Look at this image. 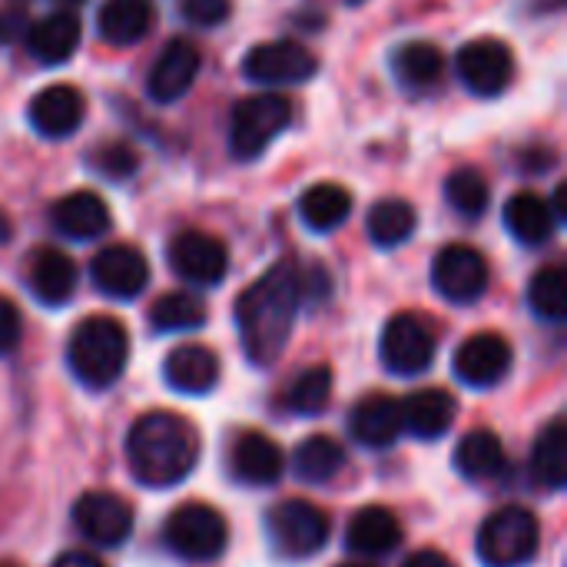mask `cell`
Returning <instances> with one entry per match:
<instances>
[{
    "label": "cell",
    "instance_id": "cell-3",
    "mask_svg": "<svg viewBox=\"0 0 567 567\" xmlns=\"http://www.w3.org/2000/svg\"><path fill=\"white\" fill-rule=\"evenodd\" d=\"M130 359V336L110 316L83 319L66 342V365L86 389H110Z\"/></svg>",
    "mask_w": 567,
    "mask_h": 567
},
{
    "label": "cell",
    "instance_id": "cell-37",
    "mask_svg": "<svg viewBox=\"0 0 567 567\" xmlns=\"http://www.w3.org/2000/svg\"><path fill=\"white\" fill-rule=\"evenodd\" d=\"M332 399V369L329 365H312L302 375L292 379L286 392V409L296 415H322Z\"/></svg>",
    "mask_w": 567,
    "mask_h": 567
},
{
    "label": "cell",
    "instance_id": "cell-41",
    "mask_svg": "<svg viewBox=\"0 0 567 567\" xmlns=\"http://www.w3.org/2000/svg\"><path fill=\"white\" fill-rule=\"evenodd\" d=\"M20 33H27V13H23V3L13 0L0 10V43H10Z\"/></svg>",
    "mask_w": 567,
    "mask_h": 567
},
{
    "label": "cell",
    "instance_id": "cell-8",
    "mask_svg": "<svg viewBox=\"0 0 567 567\" xmlns=\"http://www.w3.org/2000/svg\"><path fill=\"white\" fill-rule=\"evenodd\" d=\"M166 262L183 282L209 289V286H219L226 279L229 249L223 246V239H216L203 229H183L169 239Z\"/></svg>",
    "mask_w": 567,
    "mask_h": 567
},
{
    "label": "cell",
    "instance_id": "cell-47",
    "mask_svg": "<svg viewBox=\"0 0 567 567\" xmlns=\"http://www.w3.org/2000/svg\"><path fill=\"white\" fill-rule=\"evenodd\" d=\"M56 3H63V7H76V3H83V0H56Z\"/></svg>",
    "mask_w": 567,
    "mask_h": 567
},
{
    "label": "cell",
    "instance_id": "cell-44",
    "mask_svg": "<svg viewBox=\"0 0 567 567\" xmlns=\"http://www.w3.org/2000/svg\"><path fill=\"white\" fill-rule=\"evenodd\" d=\"M53 567H106L103 561H96L93 555H86V551H66V555H60Z\"/></svg>",
    "mask_w": 567,
    "mask_h": 567
},
{
    "label": "cell",
    "instance_id": "cell-49",
    "mask_svg": "<svg viewBox=\"0 0 567 567\" xmlns=\"http://www.w3.org/2000/svg\"><path fill=\"white\" fill-rule=\"evenodd\" d=\"M0 567H13V565H0Z\"/></svg>",
    "mask_w": 567,
    "mask_h": 567
},
{
    "label": "cell",
    "instance_id": "cell-22",
    "mask_svg": "<svg viewBox=\"0 0 567 567\" xmlns=\"http://www.w3.org/2000/svg\"><path fill=\"white\" fill-rule=\"evenodd\" d=\"M349 429L352 439L365 449H389L402 435V402L385 392H372L362 402H355Z\"/></svg>",
    "mask_w": 567,
    "mask_h": 567
},
{
    "label": "cell",
    "instance_id": "cell-42",
    "mask_svg": "<svg viewBox=\"0 0 567 567\" xmlns=\"http://www.w3.org/2000/svg\"><path fill=\"white\" fill-rule=\"evenodd\" d=\"M522 159H528V163H522L525 169H532V173H545V169H551V166H555V150H548V146H535V150L522 153Z\"/></svg>",
    "mask_w": 567,
    "mask_h": 567
},
{
    "label": "cell",
    "instance_id": "cell-21",
    "mask_svg": "<svg viewBox=\"0 0 567 567\" xmlns=\"http://www.w3.org/2000/svg\"><path fill=\"white\" fill-rule=\"evenodd\" d=\"M23 37H27V50H30V56L37 63L60 66L76 53V47L83 40V30H80V20L73 13L60 10V13L40 17L37 23H27Z\"/></svg>",
    "mask_w": 567,
    "mask_h": 567
},
{
    "label": "cell",
    "instance_id": "cell-14",
    "mask_svg": "<svg viewBox=\"0 0 567 567\" xmlns=\"http://www.w3.org/2000/svg\"><path fill=\"white\" fill-rule=\"evenodd\" d=\"M90 279L106 299H136L150 282V262L136 246L113 243L103 246L90 262Z\"/></svg>",
    "mask_w": 567,
    "mask_h": 567
},
{
    "label": "cell",
    "instance_id": "cell-26",
    "mask_svg": "<svg viewBox=\"0 0 567 567\" xmlns=\"http://www.w3.org/2000/svg\"><path fill=\"white\" fill-rule=\"evenodd\" d=\"M455 395L445 389H422L402 402V429L415 439H442L455 425Z\"/></svg>",
    "mask_w": 567,
    "mask_h": 567
},
{
    "label": "cell",
    "instance_id": "cell-45",
    "mask_svg": "<svg viewBox=\"0 0 567 567\" xmlns=\"http://www.w3.org/2000/svg\"><path fill=\"white\" fill-rule=\"evenodd\" d=\"M565 196H567V189H565V186H558V189H555V196H551V203H548V206H551V213H555V219H558V223H565V216H567V209H565Z\"/></svg>",
    "mask_w": 567,
    "mask_h": 567
},
{
    "label": "cell",
    "instance_id": "cell-40",
    "mask_svg": "<svg viewBox=\"0 0 567 567\" xmlns=\"http://www.w3.org/2000/svg\"><path fill=\"white\" fill-rule=\"evenodd\" d=\"M20 336H23L20 309L7 296H0V355H10L20 346Z\"/></svg>",
    "mask_w": 567,
    "mask_h": 567
},
{
    "label": "cell",
    "instance_id": "cell-16",
    "mask_svg": "<svg viewBox=\"0 0 567 567\" xmlns=\"http://www.w3.org/2000/svg\"><path fill=\"white\" fill-rule=\"evenodd\" d=\"M512 346L498 332H478L455 352V375L472 389H492L512 372Z\"/></svg>",
    "mask_w": 567,
    "mask_h": 567
},
{
    "label": "cell",
    "instance_id": "cell-9",
    "mask_svg": "<svg viewBox=\"0 0 567 567\" xmlns=\"http://www.w3.org/2000/svg\"><path fill=\"white\" fill-rule=\"evenodd\" d=\"M455 70H458V80L465 83L468 93L498 96L515 80V53L498 37H478L458 50Z\"/></svg>",
    "mask_w": 567,
    "mask_h": 567
},
{
    "label": "cell",
    "instance_id": "cell-24",
    "mask_svg": "<svg viewBox=\"0 0 567 567\" xmlns=\"http://www.w3.org/2000/svg\"><path fill=\"white\" fill-rule=\"evenodd\" d=\"M156 10L150 0H103L96 10V33L110 47H133L150 37Z\"/></svg>",
    "mask_w": 567,
    "mask_h": 567
},
{
    "label": "cell",
    "instance_id": "cell-25",
    "mask_svg": "<svg viewBox=\"0 0 567 567\" xmlns=\"http://www.w3.org/2000/svg\"><path fill=\"white\" fill-rule=\"evenodd\" d=\"M346 545L355 555L382 558L402 545V525H399L395 512H389L382 505H369V508L352 515L349 532H346Z\"/></svg>",
    "mask_w": 567,
    "mask_h": 567
},
{
    "label": "cell",
    "instance_id": "cell-35",
    "mask_svg": "<svg viewBox=\"0 0 567 567\" xmlns=\"http://www.w3.org/2000/svg\"><path fill=\"white\" fill-rule=\"evenodd\" d=\"M528 306L542 322L567 319V272L561 266H545L528 282Z\"/></svg>",
    "mask_w": 567,
    "mask_h": 567
},
{
    "label": "cell",
    "instance_id": "cell-6",
    "mask_svg": "<svg viewBox=\"0 0 567 567\" xmlns=\"http://www.w3.org/2000/svg\"><path fill=\"white\" fill-rule=\"evenodd\" d=\"M163 538H166V545H169V551L176 558L193 561V565H206V561H216L226 551L229 525L213 505L189 502V505H179L166 518Z\"/></svg>",
    "mask_w": 567,
    "mask_h": 567
},
{
    "label": "cell",
    "instance_id": "cell-39",
    "mask_svg": "<svg viewBox=\"0 0 567 567\" xmlns=\"http://www.w3.org/2000/svg\"><path fill=\"white\" fill-rule=\"evenodd\" d=\"M179 13L193 27H219L233 13V0H183Z\"/></svg>",
    "mask_w": 567,
    "mask_h": 567
},
{
    "label": "cell",
    "instance_id": "cell-15",
    "mask_svg": "<svg viewBox=\"0 0 567 567\" xmlns=\"http://www.w3.org/2000/svg\"><path fill=\"white\" fill-rule=\"evenodd\" d=\"M199 66H203V56H199V50L186 37L169 40L159 50L156 63L150 66V76H146L150 100H156V103H176V100H183L193 90V83L199 76Z\"/></svg>",
    "mask_w": 567,
    "mask_h": 567
},
{
    "label": "cell",
    "instance_id": "cell-13",
    "mask_svg": "<svg viewBox=\"0 0 567 567\" xmlns=\"http://www.w3.org/2000/svg\"><path fill=\"white\" fill-rule=\"evenodd\" d=\"M73 525L83 542L100 548H116L133 532V508L113 492H86L73 505Z\"/></svg>",
    "mask_w": 567,
    "mask_h": 567
},
{
    "label": "cell",
    "instance_id": "cell-48",
    "mask_svg": "<svg viewBox=\"0 0 567 567\" xmlns=\"http://www.w3.org/2000/svg\"><path fill=\"white\" fill-rule=\"evenodd\" d=\"M339 567H369V565H339Z\"/></svg>",
    "mask_w": 567,
    "mask_h": 567
},
{
    "label": "cell",
    "instance_id": "cell-30",
    "mask_svg": "<svg viewBox=\"0 0 567 567\" xmlns=\"http://www.w3.org/2000/svg\"><path fill=\"white\" fill-rule=\"evenodd\" d=\"M532 478L548 492H561L567 485V422L561 415L551 419L535 442Z\"/></svg>",
    "mask_w": 567,
    "mask_h": 567
},
{
    "label": "cell",
    "instance_id": "cell-32",
    "mask_svg": "<svg viewBox=\"0 0 567 567\" xmlns=\"http://www.w3.org/2000/svg\"><path fill=\"white\" fill-rule=\"evenodd\" d=\"M419 226V213L409 199H379L369 216H365V229H369V239L382 249H395L402 243L412 239Z\"/></svg>",
    "mask_w": 567,
    "mask_h": 567
},
{
    "label": "cell",
    "instance_id": "cell-36",
    "mask_svg": "<svg viewBox=\"0 0 567 567\" xmlns=\"http://www.w3.org/2000/svg\"><path fill=\"white\" fill-rule=\"evenodd\" d=\"M445 199L449 206L465 216V219H482L488 203H492V189L488 179L475 169V166H458L449 179H445Z\"/></svg>",
    "mask_w": 567,
    "mask_h": 567
},
{
    "label": "cell",
    "instance_id": "cell-5",
    "mask_svg": "<svg viewBox=\"0 0 567 567\" xmlns=\"http://www.w3.org/2000/svg\"><path fill=\"white\" fill-rule=\"evenodd\" d=\"M292 123V103L282 93H256L233 106L229 150L236 159H256Z\"/></svg>",
    "mask_w": 567,
    "mask_h": 567
},
{
    "label": "cell",
    "instance_id": "cell-17",
    "mask_svg": "<svg viewBox=\"0 0 567 567\" xmlns=\"http://www.w3.org/2000/svg\"><path fill=\"white\" fill-rule=\"evenodd\" d=\"M83 116H86V100L70 83L43 86L30 100V106H27L30 126L40 136H47V140H66V136H73L83 126Z\"/></svg>",
    "mask_w": 567,
    "mask_h": 567
},
{
    "label": "cell",
    "instance_id": "cell-10",
    "mask_svg": "<svg viewBox=\"0 0 567 567\" xmlns=\"http://www.w3.org/2000/svg\"><path fill=\"white\" fill-rule=\"evenodd\" d=\"M488 259L465 243H452L445 246L435 262H432V286L442 299L455 302V306H472L485 296L488 289Z\"/></svg>",
    "mask_w": 567,
    "mask_h": 567
},
{
    "label": "cell",
    "instance_id": "cell-18",
    "mask_svg": "<svg viewBox=\"0 0 567 567\" xmlns=\"http://www.w3.org/2000/svg\"><path fill=\"white\" fill-rule=\"evenodd\" d=\"M282 449L262 432H243L229 449V472L239 485L269 488L282 478Z\"/></svg>",
    "mask_w": 567,
    "mask_h": 567
},
{
    "label": "cell",
    "instance_id": "cell-29",
    "mask_svg": "<svg viewBox=\"0 0 567 567\" xmlns=\"http://www.w3.org/2000/svg\"><path fill=\"white\" fill-rule=\"evenodd\" d=\"M352 216V193L339 183H316L299 199V219L312 233H332Z\"/></svg>",
    "mask_w": 567,
    "mask_h": 567
},
{
    "label": "cell",
    "instance_id": "cell-12",
    "mask_svg": "<svg viewBox=\"0 0 567 567\" xmlns=\"http://www.w3.org/2000/svg\"><path fill=\"white\" fill-rule=\"evenodd\" d=\"M319 70V60L296 40H269L259 43L246 53L243 60V73L252 83L262 86H292V83H306L312 80Z\"/></svg>",
    "mask_w": 567,
    "mask_h": 567
},
{
    "label": "cell",
    "instance_id": "cell-11",
    "mask_svg": "<svg viewBox=\"0 0 567 567\" xmlns=\"http://www.w3.org/2000/svg\"><path fill=\"white\" fill-rule=\"evenodd\" d=\"M435 336L432 329L412 316V312H402V316H392L385 332H382V342H379V355L385 362V369L392 375H422L432 359H435Z\"/></svg>",
    "mask_w": 567,
    "mask_h": 567
},
{
    "label": "cell",
    "instance_id": "cell-4",
    "mask_svg": "<svg viewBox=\"0 0 567 567\" xmlns=\"http://www.w3.org/2000/svg\"><path fill=\"white\" fill-rule=\"evenodd\" d=\"M542 528L528 508L508 505L485 518L478 528V558L485 567H522L538 551Z\"/></svg>",
    "mask_w": 567,
    "mask_h": 567
},
{
    "label": "cell",
    "instance_id": "cell-7",
    "mask_svg": "<svg viewBox=\"0 0 567 567\" xmlns=\"http://www.w3.org/2000/svg\"><path fill=\"white\" fill-rule=\"evenodd\" d=\"M266 532H269V538L282 558L302 561V558H312L326 548L332 522L312 502L286 498L266 515Z\"/></svg>",
    "mask_w": 567,
    "mask_h": 567
},
{
    "label": "cell",
    "instance_id": "cell-23",
    "mask_svg": "<svg viewBox=\"0 0 567 567\" xmlns=\"http://www.w3.org/2000/svg\"><path fill=\"white\" fill-rule=\"evenodd\" d=\"M163 379L179 395H206L219 382V359L206 346H179L166 355Z\"/></svg>",
    "mask_w": 567,
    "mask_h": 567
},
{
    "label": "cell",
    "instance_id": "cell-27",
    "mask_svg": "<svg viewBox=\"0 0 567 567\" xmlns=\"http://www.w3.org/2000/svg\"><path fill=\"white\" fill-rule=\"evenodd\" d=\"M392 73H395V80L405 90L425 93V90H435L439 86V80L445 73V56L429 40H409V43L395 47V53H392Z\"/></svg>",
    "mask_w": 567,
    "mask_h": 567
},
{
    "label": "cell",
    "instance_id": "cell-2",
    "mask_svg": "<svg viewBox=\"0 0 567 567\" xmlns=\"http://www.w3.org/2000/svg\"><path fill=\"white\" fill-rule=\"evenodd\" d=\"M126 462L140 485H179L199 462V435L176 412H146L126 435Z\"/></svg>",
    "mask_w": 567,
    "mask_h": 567
},
{
    "label": "cell",
    "instance_id": "cell-34",
    "mask_svg": "<svg viewBox=\"0 0 567 567\" xmlns=\"http://www.w3.org/2000/svg\"><path fill=\"white\" fill-rule=\"evenodd\" d=\"M150 326L156 332H189L206 326V302L196 292H166L150 306Z\"/></svg>",
    "mask_w": 567,
    "mask_h": 567
},
{
    "label": "cell",
    "instance_id": "cell-19",
    "mask_svg": "<svg viewBox=\"0 0 567 567\" xmlns=\"http://www.w3.org/2000/svg\"><path fill=\"white\" fill-rule=\"evenodd\" d=\"M50 226L63 239H73V243L100 239L110 233V206L103 203L100 193L76 189V193H66L63 199H56L50 206Z\"/></svg>",
    "mask_w": 567,
    "mask_h": 567
},
{
    "label": "cell",
    "instance_id": "cell-28",
    "mask_svg": "<svg viewBox=\"0 0 567 567\" xmlns=\"http://www.w3.org/2000/svg\"><path fill=\"white\" fill-rule=\"evenodd\" d=\"M561 223L555 219L551 206L535 193H518L505 203V229L522 246H545Z\"/></svg>",
    "mask_w": 567,
    "mask_h": 567
},
{
    "label": "cell",
    "instance_id": "cell-33",
    "mask_svg": "<svg viewBox=\"0 0 567 567\" xmlns=\"http://www.w3.org/2000/svg\"><path fill=\"white\" fill-rule=\"evenodd\" d=\"M292 468L302 482L309 485H326L332 482L342 468H346V449L329 439V435H309L296 455H292Z\"/></svg>",
    "mask_w": 567,
    "mask_h": 567
},
{
    "label": "cell",
    "instance_id": "cell-31",
    "mask_svg": "<svg viewBox=\"0 0 567 567\" xmlns=\"http://www.w3.org/2000/svg\"><path fill=\"white\" fill-rule=\"evenodd\" d=\"M455 468L468 482H488L505 468V445L495 432L475 429L455 449Z\"/></svg>",
    "mask_w": 567,
    "mask_h": 567
},
{
    "label": "cell",
    "instance_id": "cell-46",
    "mask_svg": "<svg viewBox=\"0 0 567 567\" xmlns=\"http://www.w3.org/2000/svg\"><path fill=\"white\" fill-rule=\"evenodd\" d=\"M10 233H13V226H10V219L3 216V209H0V246L10 239Z\"/></svg>",
    "mask_w": 567,
    "mask_h": 567
},
{
    "label": "cell",
    "instance_id": "cell-38",
    "mask_svg": "<svg viewBox=\"0 0 567 567\" xmlns=\"http://www.w3.org/2000/svg\"><path fill=\"white\" fill-rule=\"evenodd\" d=\"M86 163H90L93 173H100L103 179L123 183V179L136 176V169H140V153H136L126 140H106V143H96V146L86 153Z\"/></svg>",
    "mask_w": 567,
    "mask_h": 567
},
{
    "label": "cell",
    "instance_id": "cell-20",
    "mask_svg": "<svg viewBox=\"0 0 567 567\" xmlns=\"http://www.w3.org/2000/svg\"><path fill=\"white\" fill-rule=\"evenodd\" d=\"M27 286L37 302L56 309L66 306L76 292V266L63 249L43 246L27 262Z\"/></svg>",
    "mask_w": 567,
    "mask_h": 567
},
{
    "label": "cell",
    "instance_id": "cell-43",
    "mask_svg": "<svg viewBox=\"0 0 567 567\" xmlns=\"http://www.w3.org/2000/svg\"><path fill=\"white\" fill-rule=\"evenodd\" d=\"M402 567H455V561L449 558V555H442V551H432V548H425V551H415V555H409V561Z\"/></svg>",
    "mask_w": 567,
    "mask_h": 567
},
{
    "label": "cell",
    "instance_id": "cell-1",
    "mask_svg": "<svg viewBox=\"0 0 567 567\" xmlns=\"http://www.w3.org/2000/svg\"><path fill=\"white\" fill-rule=\"evenodd\" d=\"M306 292V269L292 259L269 266L252 286L239 292L236 329L249 362L266 369L286 352Z\"/></svg>",
    "mask_w": 567,
    "mask_h": 567
}]
</instances>
